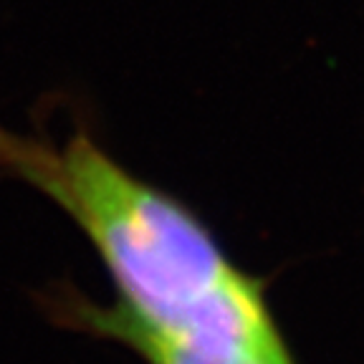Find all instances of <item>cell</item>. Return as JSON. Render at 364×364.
Wrapping results in <instances>:
<instances>
[{"label": "cell", "mask_w": 364, "mask_h": 364, "mask_svg": "<svg viewBox=\"0 0 364 364\" xmlns=\"http://www.w3.org/2000/svg\"><path fill=\"white\" fill-rule=\"evenodd\" d=\"M0 170L56 203L102 258L114 299L41 294L53 324L117 341L144 364H296L268 301L205 220L136 177L86 129L66 142L0 127Z\"/></svg>", "instance_id": "cell-1"}]
</instances>
